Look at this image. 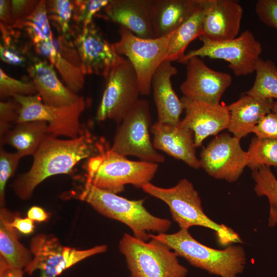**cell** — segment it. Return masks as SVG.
I'll use <instances>...</instances> for the list:
<instances>
[{"label": "cell", "mask_w": 277, "mask_h": 277, "mask_svg": "<svg viewBox=\"0 0 277 277\" xmlns=\"http://www.w3.org/2000/svg\"><path fill=\"white\" fill-rule=\"evenodd\" d=\"M90 138L83 134L75 138L62 140L48 135L34 154L29 170L18 175L12 184L22 200L30 198L36 187L47 177L67 174L80 161L92 155Z\"/></svg>", "instance_id": "1"}, {"label": "cell", "mask_w": 277, "mask_h": 277, "mask_svg": "<svg viewBox=\"0 0 277 277\" xmlns=\"http://www.w3.org/2000/svg\"><path fill=\"white\" fill-rule=\"evenodd\" d=\"M149 237L167 245L191 265L211 274L238 277L245 268L246 253L241 245H229L223 250L212 248L201 243L188 230L183 229L171 234L150 233Z\"/></svg>", "instance_id": "2"}, {"label": "cell", "mask_w": 277, "mask_h": 277, "mask_svg": "<svg viewBox=\"0 0 277 277\" xmlns=\"http://www.w3.org/2000/svg\"><path fill=\"white\" fill-rule=\"evenodd\" d=\"M141 188L168 206L173 220L180 229L188 230L192 226L209 228L215 232L218 242L224 246L242 242L238 233L232 229L215 223L206 214L197 191L187 179L181 180L171 188H162L149 183Z\"/></svg>", "instance_id": "3"}, {"label": "cell", "mask_w": 277, "mask_h": 277, "mask_svg": "<svg viewBox=\"0 0 277 277\" xmlns=\"http://www.w3.org/2000/svg\"><path fill=\"white\" fill-rule=\"evenodd\" d=\"M80 200L90 204L100 213L120 221L132 230L134 236L144 241L150 239L149 231L165 233L171 221L151 214L144 206V200H130L86 183Z\"/></svg>", "instance_id": "4"}, {"label": "cell", "mask_w": 277, "mask_h": 277, "mask_svg": "<svg viewBox=\"0 0 277 277\" xmlns=\"http://www.w3.org/2000/svg\"><path fill=\"white\" fill-rule=\"evenodd\" d=\"M97 148L98 153L88 160L86 183L99 189L117 194L127 184L141 188L150 183L157 170L158 164L129 160L111 147L104 149L98 145Z\"/></svg>", "instance_id": "5"}, {"label": "cell", "mask_w": 277, "mask_h": 277, "mask_svg": "<svg viewBox=\"0 0 277 277\" xmlns=\"http://www.w3.org/2000/svg\"><path fill=\"white\" fill-rule=\"evenodd\" d=\"M150 239L144 241L124 233L120 240L131 277H186L188 269L180 264L178 255L165 244Z\"/></svg>", "instance_id": "6"}, {"label": "cell", "mask_w": 277, "mask_h": 277, "mask_svg": "<svg viewBox=\"0 0 277 277\" xmlns=\"http://www.w3.org/2000/svg\"><path fill=\"white\" fill-rule=\"evenodd\" d=\"M173 32L163 37L146 39L120 26V39L113 45L116 52L120 55L126 56L132 65L136 74L141 95L150 94L153 75L165 60Z\"/></svg>", "instance_id": "7"}, {"label": "cell", "mask_w": 277, "mask_h": 277, "mask_svg": "<svg viewBox=\"0 0 277 277\" xmlns=\"http://www.w3.org/2000/svg\"><path fill=\"white\" fill-rule=\"evenodd\" d=\"M151 124L148 102L140 99L118 124L111 149L125 156L131 155L143 161L163 163L165 157L154 148L150 140Z\"/></svg>", "instance_id": "8"}, {"label": "cell", "mask_w": 277, "mask_h": 277, "mask_svg": "<svg viewBox=\"0 0 277 277\" xmlns=\"http://www.w3.org/2000/svg\"><path fill=\"white\" fill-rule=\"evenodd\" d=\"M199 38L203 45L189 51L179 62L185 64L193 56L208 57L227 61L236 76L247 75L255 72L262 47L250 31L244 30L238 37L229 40L211 41L203 36Z\"/></svg>", "instance_id": "9"}, {"label": "cell", "mask_w": 277, "mask_h": 277, "mask_svg": "<svg viewBox=\"0 0 277 277\" xmlns=\"http://www.w3.org/2000/svg\"><path fill=\"white\" fill-rule=\"evenodd\" d=\"M106 80L96 119L98 121L110 119L118 125L140 100L136 74L129 60L123 56Z\"/></svg>", "instance_id": "10"}, {"label": "cell", "mask_w": 277, "mask_h": 277, "mask_svg": "<svg viewBox=\"0 0 277 277\" xmlns=\"http://www.w3.org/2000/svg\"><path fill=\"white\" fill-rule=\"evenodd\" d=\"M13 98L21 106L16 123L45 121L48 124V135L56 137L63 136L75 138L83 134L80 121V115L85 107L83 97L71 105L62 107L46 105L38 94L15 95Z\"/></svg>", "instance_id": "11"}, {"label": "cell", "mask_w": 277, "mask_h": 277, "mask_svg": "<svg viewBox=\"0 0 277 277\" xmlns=\"http://www.w3.org/2000/svg\"><path fill=\"white\" fill-rule=\"evenodd\" d=\"M107 248L103 245L87 250H77L63 246L56 238L38 234L31 241L30 251L34 257L24 271L31 274L39 270V277H56L78 262L105 252Z\"/></svg>", "instance_id": "12"}, {"label": "cell", "mask_w": 277, "mask_h": 277, "mask_svg": "<svg viewBox=\"0 0 277 277\" xmlns=\"http://www.w3.org/2000/svg\"><path fill=\"white\" fill-rule=\"evenodd\" d=\"M240 139L228 133L213 139L200 153V166L212 177L232 183L239 179L249 157L240 145Z\"/></svg>", "instance_id": "13"}, {"label": "cell", "mask_w": 277, "mask_h": 277, "mask_svg": "<svg viewBox=\"0 0 277 277\" xmlns=\"http://www.w3.org/2000/svg\"><path fill=\"white\" fill-rule=\"evenodd\" d=\"M81 68L85 74H96L107 78L111 69L123 57L113 44L103 37L93 22L80 30L73 41Z\"/></svg>", "instance_id": "14"}, {"label": "cell", "mask_w": 277, "mask_h": 277, "mask_svg": "<svg viewBox=\"0 0 277 277\" xmlns=\"http://www.w3.org/2000/svg\"><path fill=\"white\" fill-rule=\"evenodd\" d=\"M185 64L186 77L180 87L183 96L212 104L220 103L223 94L231 85V75L210 68L197 56L190 58Z\"/></svg>", "instance_id": "15"}, {"label": "cell", "mask_w": 277, "mask_h": 277, "mask_svg": "<svg viewBox=\"0 0 277 277\" xmlns=\"http://www.w3.org/2000/svg\"><path fill=\"white\" fill-rule=\"evenodd\" d=\"M181 100L185 112L181 122L193 131L196 148L201 146L207 137L228 129L230 113L227 106L184 96Z\"/></svg>", "instance_id": "16"}, {"label": "cell", "mask_w": 277, "mask_h": 277, "mask_svg": "<svg viewBox=\"0 0 277 277\" xmlns=\"http://www.w3.org/2000/svg\"><path fill=\"white\" fill-rule=\"evenodd\" d=\"M60 35L58 38L41 40L34 44L36 52L55 66L66 86L76 93L84 86V75L73 43Z\"/></svg>", "instance_id": "17"}, {"label": "cell", "mask_w": 277, "mask_h": 277, "mask_svg": "<svg viewBox=\"0 0 277 277\" xmlns=\"http://www.w3.org/2000/svg\"><path fill=\"white\" fill-rule=\"evenodd\" d=\"M203 36L211 41L233 39L238 35L243 9L238 1L203 0Z\"/></svg>", "instance_id": "18"}, {"label": "cell", "mask_w": 277, "mask_h": 277, "mask_svg": "<svg viewBox=\"0 0 277 277\" xmlns=\"http://www.w3.org/2000/svg\"><path fill=\"white\" fill-rule=\"evenodd\" d=\"M156 150L183 161L194 169L201 167L196 156L193 131L181 122L172 124L156 121L150 127Z\"/></svg>", "instance_id": "19"}, {"label": "cell", "mask_w": 277, "mask_h": 277, "mask_svg": "<svg viewBox=\"0 0 277 277\" xmlns=\"http://www.w3.org/2000/svg\"><path fill=\"white\" fill-rule=\"evenodd\" d=\"M27 70L37 94L46 105L54 107L68 106L80 98L76 93L61 82L54 65L47 60L33 57L30 61Z\"/></svg>", "instance_id": "20"}, {"label": "cell", "mask_w": 277, "mask_h": 277, "mask_svg": "<svg viewBox=\"0 0 277 277\" xmlns=\"http://www.w3.org/2000/svg\"><path fill=\"white\" fill-rule=\"evenodd\" d=\"M153 0H110L106 17L141 38H155L151 21Z\"/></svg>", "instance_id": "21"}, {"label": "cell", "mask_w": 277, "mask_h": 277, "mask_svg": "<svg viewBox=\"0 0 277 277\" xmlns=\"http://www.w3.org/2000/svg\"><path fill=\"white\" fill-rule=\"evenodd\" d=\"M177 72L171 62L165 60L153 75L151 89L159 122L177 124L181 121L183 104L173 90L171 81V77Z\"/></svg>", "instance_id": "22"}, {"label": "cell", "mask_w": 277, "mask_h": 277, "mask_svg": "<svg viewBox=\"0 0 277 277\" xmlns=\"http://www.w3.org/2000/svg\"><path fill=\"white\" fill-rule=\"evenodd\" d=\"M273 100L260 98L246 94L228 105L230 113L229 131L241 140L252 132L266 115L272 112Z\"/></svg>", "instance_id": "23"}, {"label": "cell", "mask_w": 277, "mask_h": 277, "mask_svg": "<svg viewBox=\"0 0 277 277\" xmlns=\"http://www.w3.org/2000/svg\"><path fill=\"white\" fill-rule=\"evenodd\" d=\"M201 0H153L151 21L155 38L176 30L197 9Z\"/></svg>", "instance_id": "24"}, {"label": "cell", "mask_w": 277, "mask_h": 277, "mask_svg": "<svg viewBox=\"0 0 277 277\" xmlns=\"http://www.w3.org/2000/svg\"><path fill=\"white\" fill-rule=\"evenodd\" d=\"M48 135V124L45 121L20 122L5 135L1 144L11 145L22 157L33 155Z\"/></svg>", "instance_id": "25"}, {"label": "cell", "mask_w": 277, "mask_h": 277, "mask_svg": "<svg viewBox=\"0 0 277 277\" xmlns=\"http://www.w3.org/2000/svg\"><path fill=\"white\" fill-rule=\"evenodd\" d=\"M203 0L195 11L172 34L165 60L179 61L185 55L189 44L203 34Z\"/></svg>", "instance_id": "26"}, {"label": "cell", "mask_w": 277, "mask_h": 277, "mask_svg": "<svg viewBox=\"0 0 277 277\" xmlns=\"http://www.w3.org/2000/svg\"><path fill=\"white\" fill-rule=\"evenodd\" d=\"M9 212L1 209L0 217L1 259L11 267L22 269L30 262L32 258L30 252L18 241L14 228L9 222Z\"/></svg>", "instance_id": "27"}, {"label": "cell", "mask_w": 277, "mask_h": 277, "mask_svg": "<svg viewBox=\"0 0 277 277\" xmlns=\"http://www.w3.org/2000/svg\"><path fill=\"white\" fill-rule=\"evenodd\" d=\"M255 182L254 190L259 196H265L269 204L268 225L272 228L277 225V179L269 167L263 165L252 171Z\"/></svg>", "instance_id": "28"}, {"label": "cell", "mask_w": 277, "mask_h": 277, "mask_svg": "<svg viewBox=\"0 0 277 277\" xmlns=\"http://www.w3.org/2000/svg\"><path fill=\"white\" fill-rule=\"evenodd\" d=\"M252 87L245 94L260 98L277 99V67L271 60H259Z\"/></svg>", "instance_id": "29"}, {"label": "cell", "mask_w": 277, "mask_h": 277, "mask_svg": "<svg viewBox=\"0 0 277 277\" xmlns=\"http://www.w3.org/2000/svg\"><path fill=\"white\" fill-rule=\"evenodd\" d=\"M49 21L46 1L39 0L29 16L11 27L13 28L24 29L34 44L41 40L53 38Z\"/></svg>", "instance_id": "30"}, {"label": "cell", "mask_w": 277, "mask_h": 277, "mask_svg": "<svg viewBox=\"0 0 277 277\" xmlns=\"http://www.w3.org/2000/svg\"><path fill=\"white\" fill-rule=\"evenodd\" d=\"M11 26L0 23L1 42L0 55L1 60L9 64L25 66L30 57L27 47H22L17 39L18 35Z\"/></svg>", "instance_id": "31"}, {"label": "cell", "mask_w": 277, "mask_h": 277, "mask_svg": "<svg viewBox=\"0 0 277 277\" xmlns=\"http://www.w3.org/2000/svg\"><path fill=\"white\" fill-rule=\"evenodd\" d=\"M249 161L247 166L252 171L261 166H273L277 172V139L253 137L248 150Z\"/></svg>", "instance_id": "32"}, {"label": "cell", "mask_w": 277, "mask_h": 277, "mask_svg": "<svg viewBox=\"0 0 277 277\" xmlns=\"http://www.w3.org/2000/svg\"><path fill=\"white\" fill-rule=\"evenodd\" d=\"M49 20H51L60 35L69 38L72 30L71 23L73 19L74 1H46Z\"/></svg>", "instance_id": "33"}, {"label": "cell", "mask_w": 277, "mask_h": 277, "mask_svg": "<svg viewBox=\"0 0 277 277\" xmlns=\"http://www.w3.org/2000/svg\"><path fill=\"white\" fill-rule=\"evenodd\" d=\"M37 94L32 81L26 82L15 79L0 68V97L1 101L15 95H31Z\"/></svg>", "instance_id": "34"}, {"label": "cell", "mask_w": 277, "mask_h": 277, "mask_svg": "<svg viewBox=\"0 0 277 277\" xmlns=\"http://www.w3.org/2000/svg\"><path fill=\"white\" fill-rule=\"evenodd\" d=\"M110 0L74 1L73 20L80 26L81 30L93 22V17L103 10Z\"/></svg>", "instance_id": "35"}, {"label": "cell", "mask_w": 277, "mask_h": 277, "mask_svg": "<svg viewBox=\"0 0 277 277\" xmlns=\"http://www.w3.org/2000/svg\"><path fill=\"white\" fill-rule=\"evenodd\" d=\"M22 157L16 152L10 153L1 148L0 151V202L5 203V189L8 180L15 173Z\"/></svg>", "instance_id": "36"}, {"label": "cell", "mask_w": 277, "mask_h": 277, "mask_svg": "<svg viewBox=\"0 0 277 277\" xmlns=\"http://www.w3.org/2000/svg\"><path fill=\"white\" fill-rule=\"evenodd\" d=\"M13 98V97H12ZM21 106L13 98L0 102V138L2 141L11 128V123L16 122Z\"/></svg>", "instance_id": "37"}, {"label": "cell", "mask_w": 277, "mask_h": 277, "mask_svg": "<svg viewBox=\"0 0 277 277\" xmlns=\"http://www.w3.org/2000/svg\"><path fill=\"white\" fill-rule=\"evenodd\" d=\"M255 11L259 19L277 30V0H259Z\"/></svg>", "instance_id": "38"}, {"label": "cell", "mask_w": 277, "mask_h": 277, "mask_svg": "<svg viewBox=\"0 0 277 277\" xmlns=\"http://www.w3.org/2000/svg\"><path fill=\"white\" fill-rule=\"evenodd\" d=\"M252 132L259 138L277 139V114L271 112L264 116Z\"/></svg>", "instance_id": "39"}, {"label": "cell", "mask_w": 277, "mask_h": 277, "mask_svg": "<svg viewBox=\"0 0 277 277\" xmlns=\"http://www.w3.org/2000/svg\"><path fill=\"white\" fill-rule=\"evenodd\" d=\"M39 1L36 0H11L10 8L12 26L22 22L29 16L34 10Z\"/></svg>", "instance_id": "40"}, {"label": "cell", "mask_w": 277, "mask_h": 277, "mask_svg": "<svg viewBox=\"0 0 277 277\" xmlns=\"http://www.w3.org/2000/svg\"><path fill=\"white\" fill-rule=\"evenodd\" d=\"M33 220L29 217L21 218L15 216L11 220H9V225L13 228H16L23 234H27L33 232L34 226Z\"/></svg>", "instance_id": "41"}, {"label": "cell", "mask_w": 277, "mask_h": 277, "mask_svg": "<svg viewBox=\"0 0 277 277\" xmlns=\"http://www.w3.org/2000/svg\"><path fill=\"white\" fill-rule=\"evenodd\" d=\"M23 273L22 269L11 267L0 259V277H23Z\"/></svg>", "instance_id": "42"}, {"label": "cell", "mask_w": 277, "mask_h": 277, "mask_svg": "<svg viewBox=\"0 0 277 277\" xmlns=\"http://www.w3.org/2000/svg\"><path fill=\"white\" fill-rule=\"evenodd\" d=\"M0 19L1 23L6 25H11V14L10 1H0Z\"/></svg>", "instance_id": "43"}, {"label": "cell", "mask_w": 277, "mask_h": 277, "mask_svg": "<svg viewBox=\"0 0 277 277\" xmlns=\"http://www.w3.org/2000/svg\"><path fill=\"white\" fill-rule=\"evenodd\" d=\"M28 217L37 222H44L46 221L49 216L42 208L36 206L31 207L27 212Z\"/></svg>", "instance_id": "44"}, {"label": "cell", "mask_w": 277, "mask_h": 277, "mask_svg": "<svg viewBox=\"0 0 277 277\" xmlns=\"http://www.w3.org/2000/svg\"><path fill=\"white\" fill-rule=\"evenodd\" d=\"M272 112L277 114V102L274 101Z\"/></svg>", "instance_id": "45"}]
</instances>
